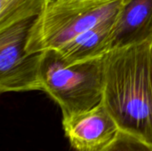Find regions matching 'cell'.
<instances>
[{"mask_svg": "<svg viewBox=\"0 0 152 151\" xmlns=\"http://www.w3.org/2000/svg\"><path fill=\"white\" fill-rule=\"evenodd\" d=\"M123 0H62L50 4L29 28L28 53L55 50L105 20L116 16Z\"/></svg>", "mask_w": 152, "mask_h": 151, "instance_id": "3957f363", "label": "cell"}, {"mask_svg": "<svg viewBox=\"0 0 152 151\" xmlns=\"http://www.w3.org/2000/svg\"><path fill=\"white\" fill-rule=\"evenodd\" d=\"M62 127L76 151H100L110 143L119 128L104 104L62 117Z\"/></svg>", "mask_w": 152, "mask_h": 151, "instance_id": "5b68a950", "label": "cell"}, {"mask_svg": "<svg viewBox=\"0 0 152 151\" xmlns=\"http://www.w3.org/2000/svg\"><path fill=\"white\" fill-rule=\"evenodd\" d=\"M151 38L152 0H123L115 20L112 49Z\"/></svg>", "mask_w": 152, "mask_h": 151, "instance_id": "8992f818", "label": "cell"}, {"mask_svg": "<svg viewBox=\"0 0 152 151\" xmlns=\"http://www.w3.org/2000/svg\"><path fill=\"white\" fill-rule=\"evenodd\" d=\"M35 18L0 30V92L43 91L42 53H28L26 43Z\"/></svg>", "mask_w": 152, "mask_h": 151, "instance_id": "277c9868", "label": "cell"}, {"mask_svg": "<svg viewBox=\"0 0 152 151\" xmlns=\"http://www.w3.org/2000/svg\"><path fill=\"white\" fill-rule=\"evenodd\" d=\"M59 1H62V0H49V4H53V3L59 2Z\"/></svg>", "mask_w": 152, "mask_h": 151, "instance_id": "30bf717a", "label": "cell"}, {"mask_svg": "<svg viewBox=\"0 0 152 151\" xmlns=\"http://www.w3.org/2000/svg\"><path fill=\"white\" fill-rule=\"evenodd\" d=\"M100 151H152V145L119 130L114 140Z\"/></svg>", "mask_w": 152, "mask_h": 151, "instance_id": "9c48e42d", "label": "cell"}, {"mask_svg": "<svg viewBox=\"0 0 152 151\" xmlns=\"http://www.w3.org/2000/svg\"><path fill=\"white\" fill-rule=\"evenodd\" d=\"M47 5L49 0H0V30L36 18Z\"/></svg>", "mask_w": 152, "mask_h": 151, "instance_id": "ba28073f", "label": "cell"}, {"mask_svg": "<svg viewBox=\"0 0 152 151\" xmlns=\"http://www.w3.org/2000/svg\"><path fill=\"white\" fill-rule=\"evenodd\" d=\"M116 17L117 15L90 28L55 50L68 63L103 58L112 49V33Z\"/></svg>", "mask_w": 152, "mask_h": 151, "instance_id": "52a82bcc", "label": "cell"}, {"mask_svg": "<svg viewBox=\"0 0 152 151\" xmlns=\"http://www.w3.org/2000/svg\"><path fill=\"white\" fill-rule=\"evenodd\" d=\"M103 58L68 63L56 50L42 53V92L59 105L62 117L88 110L102 102Z\"/></svg>", "mask_w": 152, "mask_h": 151, "instance_id": "7a4b0ae2", "label": "cell"}, {"mask_svg": "<svg viewBox=\"0 0 152 151\" xmlns=\"http://www.w3.org/2000/svg\"><path fill=\"white\" fill-rule=\"evenodd\" d=\"M102 103L120 131L152 145V38L103 58Z\"/></svg>", "mask_w": 152, "mask_h": 151, "instance_id": "6da1fadb", "label": "cell"}]
</instances>
